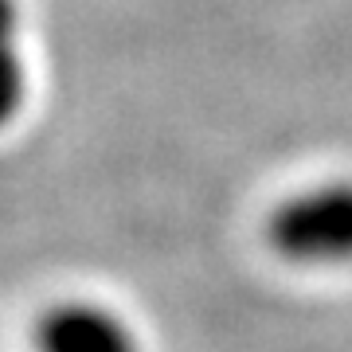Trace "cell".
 <instances>
[{"label": "cell", "mask_w": 352, "mask_h": 352, "mask_svg": "<svg viewBox=\"0 0 352 352\" xmlns=\"http://www.w3.org/2000/svg\"><path fill=\"white\" fill-rule=\"evenodd\" d=\"M266 239L286 263L298 266H349L352 263V184H317L266 219Z\"/></svg>", "instance_id": "6da1fadb"}, {"label": "cell", "mask_w": 352, "mask_h": 352, "mask_svg": "<svg viewBox=\"0 0 352 352\" xmlns=\"http://www.w3.org/2000/svg\"><path fill=\"white\" fill-rule=\"evenodd\" d=\"M39 352H138V340L110 309L67 302L39 321Z\"/></svg>", "instance_id": "7a4b0ae2"}, {"label": "cell", "mask_w": 352, "mask_h": 352, "mask_svg": "<svg viewBox=\"0 0 352 352\" xmlns=\"http://www.w3.org/2000/svg\"><path fill=\"white\" fill-rule=\"evenodd\" d=\"M24 102V67L8 43H0V126L20 110Z\"/></svg>", "instance_id": "3957f363"}, {"label": "cell", "mask_w": 352, "mask_h": 352, "mask_svg": "<svg viewBox=\"0 0 352 352\" xmlns=\"http://www.w3.org/2000/svg\"><path fill=\"white\" fill-rule=\"evenodd\" d=\"M16 32V4L12 0H0V43H8Z\"/></svg>", "instance_id": "277c9868"}]
</instances>
